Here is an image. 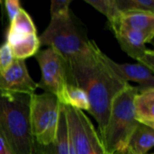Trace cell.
<instances>
[{
  "mask_svg": "<svg viewBox=\"0 0 154 154\" xmlns=\"http://www.w3.org/2000/svg\"><path fill=\"white\" fill-rule=\"evenodd\" d=\"M0 154H9L6 147L5 146L4 143L0 140Z\"/></svg>",
  "mask_w": 154,
  "mask_h": 154,
  "instance_id": "cell-23",
  "label": "cell"
},
{
  "mask_svg": "<svg viewBox=\"0 0 154 154\" xmlns=\"http://www.w3.org/2000/svg\"><path fill=\"white\" fill-rule=\"evenodd\" d=\"M35 59L42 71L41 81L37 83L38 88L53 94L58 97L61 105H65L69 85L66 60L51 47L38 51L35 54Z\"/></svg>",
  "mask_w": 154,
  "mask_h": 154,
  "instance_id": "cell-7",
  "label": "cell"
},
{
  "mask_svg": "<svg viewBox=\"0 0 154 154\" xmlns=\"http://www.w3.org/2000/svg\"><path fill=\"white\" fill-rule=\"evenodd\" d=\"M154 145V129L139 124L123 154H147Z\"/></svg>",
  "mask_w": 154,
  "mask_h": 154,
  "instance_id": "cell-14",
  "label": "cell"
},
{
  "mask_svg": "<svg viewBox=\"0 0 154 154\" xmlns=\"http://www.w3.org/2000/svg\"><path fill=\"white\" fill-rule=\"evenodd\" d=\"M32 153L38 154H73L72 146L69 135L67 119L63 105L60 106V118L57 134L53 142L47 145L42 146L34 142Z\"/></svg>",
  "mask_w": 154,
  "mask_h": 154,
  "instance_id": "cell-12",
  "label": "cell"
},
{
  "mask_svg": "<svg viewBox=\"0 0 154 154\" xmlns=\"http://www.w3.org/2000/svg\"><path fill=\"white\" fill-rule=\"evenodd\" d=\"M73 154H108L90 119L83 111L64 106Z\"/></svg>",
  "mask_w": 154,
  "mask_h": 154,
  "instance_id": "cell-6",
  "label": "cell"
},
{
  "mask_svg": "<svg viewBox=\"0 0 154 154\" xmlns=\"http://www.w3.org/2000/svg\"><path fill=\"white\" fill-rule=\"evenodd\" d=\"M105 55L93 41L88 51L67 61L68 84L87 94L88 113L97 121L100 136L106 127L114 100L130 85L107 65Z\"/></svg>",
  "mask_w": 154,
  "mask_h": 154,
  "instance_id": "cell-1",
  "label": "cell"
},
{
  "mask_svg": "<svg viewBox=\"0 0 154 154\" xmlns=\"http://www.w3.org/2000/svg\"><path fill=\"white\" fill-rule=\"evenodd\" d=\"M32 95L0 91V140L9 154H32L30 122Z\"/></svg>",
  "mask_w": 154,
  "mask_h": 154,
  "instance_id": "cell-2",
  "label": "cell"
},
{
  "mask_svg": "<svg viewBox=\"0 0 154 154\" xmlns=\"http://www.w3.org/2000/svg\"><path fill=\"white\" fill-rule=\"evenodd\" d=\"M118 28L139 32L147 38L149 42H152L154 36V13L143 11L123 12L119 18Z\"/></svg>",
  "mask_w": 154,
  "mask_h": 154,
  "instance_id": "cell-11",
  "label": "cell"
},
{
  "mask_svg": "<svg viewBox=\"0 0 154 154\" xmlns=\"http://www.w3.org/2000/svg\"><path fill=\"white\" fill-rule=\"evenodd\" d=\"M40 45L58 51L66 61L88 51L92 45L81 24L69 10L65 14L51 17L49 25L39 36Z\"/></svg>",
  "mask_w": 154,
  "mask_h": 154,
  "instance_id": "cell-4",
  "label": "cell"
},
{
  "mask_svg": "<svg viewBox=\"0 0 154 154\" xmlns=\"http://www.w3.org/2000/svg\"><path fill=\"white\" fill-rule=\"evenodd\" d=\"M71 107H74L80 111L89 110V102L87 94L79 88L68 85L66 92L65 105Z\"/></svg>",
  "mask_w": 154,
  "mask_h": 154,
  "instance_id": "cell-18",
  "label": "cell"
},
{
  "mask_svg": "<svg viewBox=\"0 0 154 154\" xmlns=\"http://www.w3.org/2000/svg\"><path fill=\"white\" fill-rule=\"evenodd\" d=\"M135 120L154 129V89L138 93L134 99Z\"/></svg>",
  "mask_w": 154,
  "mask_h": 154,
  "instance_id": "cell-13",
  "label": "cell"
},
{
  "mask_svg": "<svg viewBox=\"0 0 154 154\" xmlns=\"http://www.w3.org/2000/svg\"><path fill=\"white\" fill-rule=\"evenodd\" d=\"M138 93L136 87L128 85L113 102L106 127L100 136L108 154L124 153L139 125L134 112V99Z\"/></svg>",
  "mask_w": 154,
  "mask_h": 154,
  "instance_id": "cell-3",
  "label": "cell"
},
{
  "mask_svg": "<svg viewBox=\"0 0 154 154\" xmlns=\"http://www.w3.org/2000/svg\"><path fill=\"white\" fill-rule=\"evenodd\" d=\"M105 60L107 65L125 81H134L139 86V93L154 89L153 71L150 70L145 66L140 63H118L105 55Z\"/></svg>",
  "mask_w": 154,
  "mask_h": 154,
  "instance_id": "cell-10",
  "label": "cell"
},
{
  "mask_svg": "<svg viewBox=\"0 0 154 154\" xmlns=\"http://www.w3.org/2000/svg\"><path fill=\"white\" fill-rule=\"evenodd\" d=\"M114 33L125 52L153 71L154 53L146 47L149 42L143 33L125 28H118Z\"/></svg>",
  "mask_w": 154,
  "mask_h": 154,
  "instance_id": "cell-8",
  "label": "cell"
},
{
  "mask_svg": "<svg viewBox=\"0 0 154 154\" xmlns=\"http://www.w3.org/2000/svg\"><path fill=\"white\" fill-rule=\"evenodd\" d=\"M32 154H38V153H32Z\"/></svg>",
  "mask_w": 154,
  "mask_h": 154,
  "instance_id": "cell-24",
  "label": "cell"
},
{
  "mask_svg": "<svg viewBox=\"0 0 154 154\" xmlns=\"http://www.w3.org/2000/svg\"><path fill=\"white\" fill-rule=\"evenodd\" d=\"M71 0H52L51 3V17L65 14L69 12V5Z\"/></svg>",
  "mask_w": 154,
  "mask_h": 154,
  "instance_id": "cell-21",
  "label": "cell"
},
{
  "mask_svg": "<svg viewBox=\"0 0 154 154\" xmlns=\"http://www.w3.org/2000/svg\"><path fill=\"white\" fill-rule=\"evenodd\" d=\"M14 60L11 49L5 42L0 45V73L4 72L11 65Z\"/></svg>",
  "mask_w": 154,
  "mask_h": 154,
  "instance_id": "cell-20",
  "label": "cell"
},
{
  "mask_svg": "<svg viewBox=\"0 0 154 154\" xmlns=\"http://www.w3.org/2000/svg\"><path fill=\"white\" fill-rule=\"evenodd\" d=\"M38 88L30 76L25 61L14 60L12 64L0 73V91L32 95Z\"/></svg>",
  "mask_w": 154,
  "mask_h": 154,
  "instance_id": "cell-9",
  "label": "cell"
},
{
  "mask_svg": "<svg viewBox=\"0 0 154 154\" xmlns=\"http://www.w3.org/2000/svg\"><path fill=\"white\" fill-rule=\"evenodd\" d=\"M60 106L58 97L44 92L32 94L30 104V122L33 139L42 146L51 144L55 139Z\"/></svg>",
  "mask_w": 154,
  "mask_h": 154,
  "instance_id": "cell-5",
  "label": "cell"
},
{
  "mask_svg": "<svg viewBox=\"0 0 154 154\" xmlns=\"http://www.w3.org/2000/svg\"><path fill=\"white\" fill-rule=\"evenodd\" d=\"M86 3L106 15L113 32L117 29L121 12L117 7L116 0H86Z\"/></svg>",
  "mask_w": 154,
  "mask_h": 154,
  "instance_id": "cell-17",
  "label": "cell"
},
{
  "mask_svg": "<svg viewBox=\"0 0 154 154\" xmlns=\"http://www.w3.org/2000/svg\"><path fill=\"white\" fill-rule=\"evenodd\" d=\"M36 34V27L30 14L23 8L20 9L14 20L10 23L6 38Z\"/></svg>",
  "mask_w": 154,
  "mask_h": 154,
  "instance_id": "cell-16",
  "label": "cell"
},
{
  "mask_svg": "<svg viewBox=\"0 0 154 154\" xmlns=\"http://www.w3.org/2000/svg\"><path fill=\"white\" fill-rule=\"evenodd\" d=\"M121 13L128 11H143L154 13L153 0H116Z\"/></svg>",
  "mask_w": 154,
  "mask_h": 154,
  "instance_id": "cell-19",
  "label": "cell"
},
{
  "mask_svg": "<svg viewBox=\"0 0 154 154\" xmlns=\"http://www.w3.org/2000/svg\"><path fill=\"white\" fill-rule=\"evenodd\" d=\"M5 4V8L8 16V19L10 23L14 20L15 15L18 14L20 9L22 8L21 3L19 0H5L4 2Z\"/></svg>",
  "mask_w": 154,
  "mask_h": 154,
  "instance_id": "cell-22",
  "label": "cell"
},
{
  "mask_svg": "<svg viewBox=\"0 0 154 154\" xmlns=\"http://www.w3.org/2000/svg\"><path fill=\"white\" fill-rule=\"evenodd\" d=\"M6 42L11 49L14 59L23 60L35 55L41 46L37 33L6 38Z\"/></svg>",
  "mask_w": 154,
  "mask_h": 154,
  "instance_id": "cell-15",
  "label": "cell"
}]
</instances>
